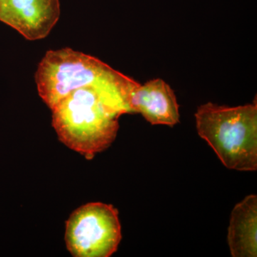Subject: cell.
<instances>
[{
  "mask_svg": "<svg viewBox=\"0 0 257 257\" xmlns=\"http://www.w3.org/2000/svg\"><path fill=\"white\" fill-rule=\"evenodd\" d=\"M199 136L230 170L257 169V105L203 104L195 114Z\"/></svg>",
  "mask_w": 257,
  "mask_h": 257,
  "instance_id": "obj_3",
  "label": "cell"
},
{
  "mask_svg": "<svg viewBox=\"0 0 257 257\" xmlns=\"http://www.w3.org/2000/svg\"><path fill=\"white\" fill-rule=\"evenodd\" d=\"M128 113H140L152 124L173 126L179 121V104L173 90L161 79L137 83L126 98Z\"/></svg>",
  "mask_w": 257,
  "mask_h": 257,
  "instance_id": "obj_6",
  "label": "cell"
},
{
  "mask_svg": "<svg viewBox=\"0 0 257 257\" xmlns=\"http://www.w3.org/2000/svg\"><path fill=\"white\" fill-rule=\"evenodd\" d=\"M52 111L59 140L87 159L110 146L117 135L119 116L127 113L121 99L94 87L76 89Z\"/></svg>",
  "mask_w": 257,
  "mask_h": 257,
  "instance_id": "obj_1",
  "label": "cell"
},
{
  "mask_svg": "<svg viewBox=\"0 0 257 257\" xmlns=\"http://www.w3.org/2000/svg\"><path fill=\"white\" fill-rule=\"evenodd\" d=\"M60 15V0H0V22L31 41L46 37Z\"/></svg>",
  "mask_w": 257,
  "mask_h": 257,
  "instance_id": "obj_5",
  "label": "cell"
},
{
  "mask_svg": "<svg viewBox=\"0 0 257 257\" xmlns=\"http://www.w3.org/2000/svg\"><path fill=\"white\" fill-rule=\"evenodd\" d=\"M121 239L118 211L111 204H84L72 212L66 223V245L74 256H110Z\"/></svg>",
  "mask_w": 257,
  "mask_h": 257,
  "instance_id": "obj_4",
  "label": "cell"
},
{
  "mask_svg": "<svg viewBox=\"0 0 257 257\" xmlns=\"http://www.w3.org/2000/svg\"><path fill=\"white\" fill-rule=\"evenodd\" d=\"M257 197L249 195L235 206L228 233L231 256L256 257Z\"/></svg>",
  "mask_w": 257,
  "mask_h": 257,
  "instance_id": "obj_7",
  "label": "cell"
},
{
  "mask_svg": "<svg viewBox=\"0 0 257 257\" xmlns=\"http://www.w3.org/2000/svg\"><path fill=\"white\" fill-rule=\"evenodd\" d=\"M35 80L40 97L51 109L71 92L84 87L119 98L126 108L128 92L138 83L99 59L70 48L48 51L39 64Z\"/></svg>",
  "mask_w": 257,
  "mask_h": 257,
  "instance_id": "obj_2",
  "label": "cell"
}]
</instances>
